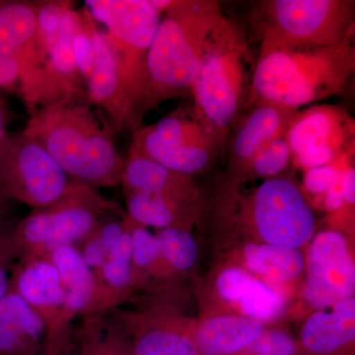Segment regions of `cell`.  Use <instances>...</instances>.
Listing matches in <instances>:
<instances>
[{
    "instance_id": "cell-1",
    "label": "cell",
    "mask_w": 355,
    "mask_h": 355,
    "mask_svg": "<svg viewBox=\"0 0 355 355\" xmlns=\"http://www.w3.org/2000/svg\"><path fill=\"white\" fill-rule=\"evenodd\" d=\"M23 132L42 144L72 180L94 189L121 183L125 162L114 144L113 128L98 119L83 96L43 105Z\"/></svg>"
},
{
    "instance_id": "cell-2",
    "label": "cell",
    "mask_w": 355,
    "mask_h": 355,
    "mask_svg": "<svg viewBox=\"0 0 355 355\" xmlns=\"http://www.w3.org/2000/svg\"><path fill=\"white\" fill-rule=\"evenodd\" d=\"M354 36L355 29L338 46L259 55L244 111L259 103L300 110L347 96L355 74Z\"/></svg>"
},
{
    "instance_id": "cell-3",
    "label": "cell",
    "mask_w": 355,
    "mask_h": 355,
    "mask_svg": "<svg viewBox=\"0 0 355 355\" xmlns=\"http://www.w3.org/2000/svg\"><path fill=\"white\" fill-rule=\"evenodd\" d=\"M224 16L214 0L171 2L147 55L149 108L191 92L207 42Z\"/></svg>"
},
{
    "instance_id": "cell-4",
    "label": "cell",
    "mask_w": 355,
    "mask_h": 355,
    "mask_svg": "<svg viewBox=\"0 0 355 355\" xmlns=\"http://www.w3.org/2000/svg\"><path fill=\"white\" fill-rule=\"evenodd\" d=\"M254 65L244 30L224 16L207 42L191 90L193 113L223 147L246 106Z\"/></svg>"
},
{
    "instance_id": "cell-5",
    "label": "cell",
    "mask_w": 355,
    "mask_h": 355,
    "mask_svg": "<svg viewBox=\"0 0 355 355\" xmlns=\"http://www.w3.org/2000/svg\"><path fill=\"white\" fill-rule=\"evenodd\" d=\"M354 17V0H266L254 7L251 23L263 55L338 46L355 29Z\"/></svg>"
},
{
    "instance_id": "cell-6",
    "label": "cell",
    "mask_w": 355,
    "mask_h": 355,
    "mask_svg": "<svg viewBox=\"0 0 355 355\" xmlns=\"http://www.w3.org/2000/svg\"><path fill=\"white\" fill-rule=\"evenodd\" d=\"M108 212L119 214L120 210L92 187L73 180L71 188L57 202L35 210L16 225L18 258L22 261L50 260L58 248L90 237Z\"/></svg>"
},
{
    "instance_id": "cell-7",
    "label": "cell",
    "mask_w": 355,
    "mask_h": 355,
    "mask_svg": "<svg viewBox=\"0 0 355 355\" xmlns=\"http://www.w3.org/2000/svg\"><path fill=\"white\" fill-rule=\"evenodd\" d=\"M87 12L107 28L133 108H149L146 60L162 12L147 0H87Z\"/></svg>"
},
{
    "instance_id": "cell-8",
    "label": "cell",
    "mask_w": 355,
    "mask_h": 355,
    "mask_svg": "<svg viewBox=\"0 0 355 355\" xmlns=\"http://www.w3.org/2000/svg\"><path fill=\"white\" fill-rule=\"evenodd\" d=\"M73 180L36 139L24 132L0 139V198L36 209L60 200Z\"/></svg>"
},
{
    "instance_id": "cell-9",
    "label": "cell",
    "mask_w": 355,
    "mask_h": 355,
    "mask_svg": "<svg viewBox=\"0 0 355 355\" xmlns=\"http://www.w3.org/2000/svg\"><path fill=\"white\" fill-rule=\"evenodd\" d=\"M242 209L268 244L299 249L314 236L312 209L300 189L288 178L266 179L243 200Z\"/></svg>"
},
{
    "instance_id": "cell-10",
    "label": "cell",
    "mask_w": 355,
    "mask_h": 355,
    "mask_svg": "<svg viewBox=\"0 0 355 355\" xmlns=\"http://www.w3.org/2000/svg\"><path fill=\"white\" fill-rule=\"evenodd\" d=\"M284 137L292 164L307 170L354 154L355 121L342 107L313 105L293 114Z\"/></svg>"
},
{
    "instance_id": "cell-11",
    "label": "cell",
    "mask_w": 355,
    "mask_h": 355,
    "mask_svg": "<svg viewBox=\"0 0 355 355\" xmlns=\"http://www.w3.org/2000/svg\"><path fill=\"white\" fill-rule=\"evenodd\" d=\"M304 296L318 310L354 297L355 266L347 240L336 231L315 236L308 250Z\"/></svg>"
},
{
    "instance_id": "cell-12",
    "label": "cell",
    "mask_w": 355,
    "mask_h": 355,
    "mask_svg": "<svg viewBox=\"0 0 355 355\" xmlns=\"http://www.w3.org/2000/svg\"><path fill=\"white\" fill-rule=\"evenodd\" d=\"M298 110L272 103H259L245 110L234 121L227 135L230 169L245 174L257 153L268 142L286 135L293 114Z\"/></svg>"
},
{
    "instance_id": "cell-13",
    "label": "cell",
    "mask_w": 355,
    "mask_h": 355,
    "mask_svg": "<svg viewBox=\"0 0 355 355\" xmlns=\"http://www.w3.org/2000/svg\"><path fill=\"white\" fill-rule=\"evenodd\" d=\"M95 64L86 81L87 101L108 114L112 125L120 130L137 125V116L128 98L116 53L106 34L94 27Z\"/></svg>"
},
{
    "instance_id": "cell-14",
    "label": "cell",
    "mask_w": 355,
    "mask_h": 355,
    "mask_svg": "<svg viewBox=\"0 0 355 355\" xmlns=\"http://www.w3.org/2000/svg\"><path fill=\"white\" fill-rule=\"evenodd\" d=\"M14 265L11 286L44 318L50 335L67 329L65 291L57 268L50 260L39 259Z\"/></svg>"
},
{
    "instance_id": "cell-15",
    "label": "cell",
    "mask_w": 355,
    "mask_h": 355,
    "mask_svg": "<svg viewBox=\"0 0 355 355\" xmlns=\"http://www.w3.org/2000/svg\"><path fill=\"white\" fill-rule=\"evenodd\" d=\"M50 331L12 286L0 301V355H44Z\"/></svg>"
},
{
    "instance_id": "cell-16",
    "label": "cell",
    "mask_w": 355,
    "mask_h": 355,
    "mask_svg": "<svg viewBox=\"0 0 355 355\" xmlns=\"http://www.w3.org/2000/svg\"><path fill=\"white\" fill-rule=\"evenodd\" d=\"M355 340V299L338 301L318 310L301 330V342L313 354H331Z\"/></svg>"
},
{
    "instance_id": "cell-17",
    "label": "cell",
    "mask_w": 355,
    "mask_h": 355,
    "mask_svg": "<svg viewBox=\"0 0 355 355\" xmlns=\"http://www.w3.org/2000/svg\"><path fill=\"white\" fill-rule=\"evenodd\" d=\"M74 338L65 336L62 352L67 355H132L114 314L106 311L87 313Z\"/></svg>"
},
{
    "instance_id": "cell-18",
    "label": "cell",
    "mask_w": 355,
    "mask_h": 355,
    "mask_svg": "<svg viewBox=\"0 0 355 355\" xmlns=\"http://www.w3.org/2000/svg\"><path fill=\"white\" fill-rule=\"evenodd\" d=\"M265 331L261 322L251 318L223 315L200 327L195 345L203 355H232L246 349Z\"/></svg>"
},
{
    "instance_id": "cell-19",
    "label": "cell",
    "mask_w": 355,
    "mask_h": 355,
    "mask_svg": "<svg viewBox=\"0 0 355 355\" xmlns=\"http://www.w3.org/2000/svg\"><path fill=\"white\" fill-rule=\"evenodd\" d=\"M189 177L172 171L130 148L121 183L127 191L155 193L180 202L190 191Z\"/></svg>"
},
{
    "instance_id": "cell-20",
    "label": "cell",
    "mask_w": 355,
    "mask_h": 355,
    "mask_svg": "<svg viewBox=\"0 0 355 355\" xmlns=\"http://www.w3.org/2000/svg\"><path fill=\"white\" fill-rule=\"evenodd\" d=\"M50 261L57 268L65 291L64 309L71 319L79 313H89L95 295V277L74 245L55 249Z\"/></svg>"
},
{
    "instance_id": "cell-21",
    "label": "cell",
    "mask_w": 355,
    "mask_h": 355,
    "mask_svg": "<svg viewBox=\"0 0 355 355\" xmlns=\"http://www.w3.org/2000/svg\"><path fill=\"white\" fill-rule=\"evenodd\" d=\"M37 6L0 1V57L14 55L21 62L37 44Z\"/></svg>"
},
{
    "instance_id": "cell-22",
    "label": "cell",
    "mask_w": 355,
    "mask_h": 355,
    "mask_svg": "<svg viewBox=\"0 0 355 355\" xmlns=\"http://www.w3.org/2000/svg\"><path fill=\"white\" fill-rule=\"evenodd\" d=\"M135 139L157 146L181 148L189 146H209L222 149L218 140L207 132L193 113L176 111L154 125L140 128Z\"/></svg>"
},
{
    "instance_id": "cell-23",
    "label": "cell",
    "mask_w": 355,
    "mask_h": 355,
    "mask_svg": "<svg viewBox=\"0 0 355 355\" xmlns=\"http://www.w3.org/2000/svg\"><path fill=\"white\" fill-rule=\"evenodd\" d=\"M248 268L270 282H288L297 279L305 266L298 248L266 244L248 245L245 249Z\"/></svg>"
},
{
    "instance_id": "cell-24",
    "label": "cell",
    "mask_w": 355,
    "mask_h": 355,
    "mask_svg": "<svg viewBox=\"0 0 355 355\" xmlns=\"http://www.w3.org/2000/svg\"><path fill=\"white\" fill-rule=\"evenodd\" d=\"M128 211L130 218L141 225L165 229L176 220L177 200L155 193L127 191Z\"/></svg>"
},
{
    "instance_id": "cell-25",
    "label": "cell",
    "mask_w": 355,
    "mask_h": 355,
    "mask_svg": "<svg viewBox=\"0 0 355 355\" xmlns=\"http://www.w3.org/2000/svg\"><path fill=\"white\" fill-rule=\"evenodd\" d=\"M132 355H198L188 336L166 329L144 331L132 345Z\"/></svg>"
},
{
    "instance_id": "cell-26",
    "label": "cell",
    "mask_w": 355,
    "mask_h": 355,
    "mask_svg": "<svg viewBox=\"0 0 355 355\" xmlns=\"http://www.w3.org/2000/svg\"><path fill=\"white\" fill-rule=\"evenodd\" d=\"M161 257L179 270H190L198 259V249L193 236L176 227L161 229L156 235Z\"/></svg>"
},
{
    "instance_id": "cell-27",
    "label": "cell",
    "mask_w": 355,
    "mask_h": 355,
    "mask_svg": "<svg viewBox=\"0 0 355 355\" xmlns=\"http://www.w3.org/2000/svg\"><path fill=\"white\" fill-rule=\"evenodd\" d=\"M239 303L246 317L259 322L277 317L284 306L282 296L272 287L254 277L248 284Z\"/></svg>"
},
{
    "instance_id": "cell-28",
    "label": "cell",
    "mask_w": 355,
    "mask_h": 355,
    "mask_svg": "<svg viewBox=\"0 0 355 355\" xmlns=\"http://www.w3.org/2000/svg\"><path fill=\"white\" fill-rule=\"evenodd\" d=\"M291 163V150L286 137H277L266 144L257 153L248 166L245 174H252L257 177H279Z\"/></svg>"
},
{
    "instance_id": "cell-29",
    "label": "cell",
    "mask_w": 355,
    "mask_h": 355,
    "mask_svg": "<svg viewBox=\"0 0 355 355\" xmlns=\"http://www.w3.org/2000/svg\"><path fill=\"white\" fill-rule=\"evenodd\" d=\"M121 222L109 221L100 225L97 230L88 237L81 253L86 265L93 270H100L108 258L114 244L125 232Z\"/></svg>"
},
{
    "instance_id": "cell-30",
    "label": "cell",
    "mask_w": 355,
    "mask_h": 355,
    "mask_svg": "<svg viewBox=\"0 0 355 355\" xmlns=\"http://www.w3.org/2000/svg\"><path fill=\"white\" fill-rule=\"evenodd\" d=\"M6 202L0 205V301L6 296L10 286L13 261L18 258L16 225L13 226L7 217Z\"/></svg>"
},
{
    "instance_id": "cell-31",
    "label": "cell",
    "mask_w": 355,
    "mask_h": 355,
    "mask_svg": "<svg viewBox=\"0 0 355 355\" xmlns=\"http://www.w3.org/2000/svg\"><path fill=\"white\" fill-rule=\"evenodd\" d=\"M95 23L87 11L83 15L80 27L73 40L74 58L83 81L92 74L95 64V44L93 30Z\"/></svg>"
},
{
    "instance_id": "cell-32",
    "label": "cell",
    "mask_w": 355,
    "mask_h": 355,
    "mask_svg": "<svg viewBox=\"0 0 355 355\" xmlns=\"http://www.w3.org/2000/svg\"><path fill=\"white\" fill-rule=\"evenodd\" d=\"M354 154L343 156L330 164L318 166L305 170L304 187L313 195L324 196L338 181L345 168L352 165Z\"/></svg>"
},
{
    "instance_id": "cell-33",
    "label": "cell",
    "mask_w": 355,
    "mask_h": 355,
    "mask_svg": "<svg viewBox=\"0 0 355 355\" xmlns=\"http://www.w3.org/2000/svg\"><path fill=\"white\" fill-rule=\"evenodd\" d=\"M246 349L254 355H296L293 338L282 331H263Z\"/></svg>"
},
{
    "instance_id": "cell-34",
    "label": "cell",
    "mask_w": 355,
    "mask_h": 355,
    "mask_svg": "<svg viewBox=\"0 0 355 355\" xmlns=\"http://www.w3.org/2000/svg\"><path fill=\"white\" fill-rule=\"evenodd\" d=\"M130 232L132 239L133 265L146 268L161 258L160 248L156 236L142 227H135Z\"/></svg>"
},
{
    "instance_id": "cell-35",
    "label": "cell",
    "mask_w": 355,
    "mask_h": 355,
    "mask_svg": "<svg viewBox=\"0 0 355 355\" xmlns=\"http://www.w3.org/2000/svg\"><path fill=\"white\" fill-rule=\"evenodd\" d=\"M254 277L241 268H228L217 279V291L228 301L239 302L245 289Z\"/></svg>"
},
{
    "instance_id": "cell-36",
    "label": "cell",
    "mask_w": 355,
    "mask_h": 355,
    "mask_svg": "<svg viewBox=\"0 0 355 355\" xmlns=\"http://www.w3.org/2000/svg\"><path fill=\"white\" fill-rule=\"evenodd\" d=\"M20 65L14 55L0 57V88L14 89L19 87Z\"/></svg>"
},
{
    "instance_id": "cell-37",
    "label": "cell",
    "mask_w": 355,
    "mask_h": 355,
    "mask_svg": "<svg viewBox=\"0 0 355 355\" xmlns=\"http://www.w3.org/2000/svg\"><path fill=\"white\" fill-rule=\"evenodd\" d=\"M345 169L343 170L340 176L338 177V181L336 182L335 184L324 196V207H326L327 209L330 210V211H338L345 205L342 191V179Z\"/></svg>"
},
{
    "instance_id": "cell-38",
    "label": "cell",
    "mask_w": 355,
    "mask_h": 355,
    "mask_svg": "<svg viewBox=\"0 0 355 355\" xmlns=\"http://www.w3.org/2000/svg\"><path fill=\"white\" fill-rule=\"evenodd\" d=\"M342 191L345 205H354L355 203V170L352 165L343 172Z\"/></svg>"
},
{
    "instance_id": "cell-39",
    "label": "cell",
    "mask_w": 355,
    "mask_h": 355,
    "mask_svg": "<svg viewBox=\"0 0 355 355\" xmlns=\"http://www.w3.org/2000/svg\"><path fill=\"white\" fill-rule=\"evenodd\" d=\"M3 130V116H2L1 108H0V139L3 137L4 135Z\"/></svg>"
},
{
    "instance_id": "cell-40",
    "label": "cell",
    "mask_w": 355,
    "mask_h": 355,
    "mask_svg": "<svg viewBox=\"0 0 355 355\" xmlns=\"http://www.w3.org/2000/svg\"><path fill=\"white\" fill-rule=\"evenodd\" d=\"M3 202H6V200H1V198H0V205H1V203H3Z\"/></svg>"
}]
</instances>
